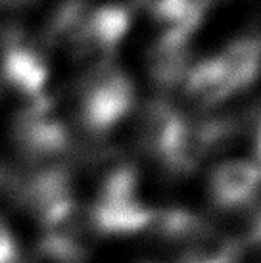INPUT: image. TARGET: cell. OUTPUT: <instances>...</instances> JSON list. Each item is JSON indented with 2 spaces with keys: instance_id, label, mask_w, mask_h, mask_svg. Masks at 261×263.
<instances>
[{
  "instance_id": "cell-8",
  "label": "cell",
  "mask_w": 261,
  "mask_h": 263,
  "mask_svg": "<svg viewBox=\"0 0 261 263\" xmlns=\"http://www.w3.org/2000/svg\"><path fill=\"white\" fill-rule=\"evenodd\" d=\"M182 121L184 119L163 100L150 102L138 121V140L142 148L163 161L181 131Z\"/></svg>"
},
{
  "instance_id": "cell-1",
  "label": "cell",
  "mask_w": 261,
  "mask_h": 263,
  "mask_svg": "<svg viewBox=\"0 0 261 263\" xmlns=\"http://www.w3.org/2000/svg\"><path fill=\"white\" fill-rule=\"evenodd\" d=\"M156 215L158 212L138 198L135 169L119 167L102 183L90 210V223L102 234H129L152 227Z\"/></svg>"
},
{
  "instance_id": "cell-12",
  "label": "cell",
  "mask_w": 261,
  "mask_h": 263,
  "mask_svg": "<svg viewBox=\"0 0 261 263\" xmlns=\"http://www.w3.org/2000/svg\"><path fill=\"white\" fill-rule=\"evenodd\" d=\"M208 2H187V0H167L152 4V15L163 25V31L179 33L190 37L192 31L202 22Z\"/></svg>"
},
{
  "instance_id": "cell-7",
  "label": "cell",
  "mask_w": 261,
  "mask_h": 263,
  "mask_svg": "<svg viewBox=\"0 0 261 263\" xmlns=\"http://www.w3.org/2000/svg\"><path fill=\"white\" fill-rule=\"evenodd\" d=\"M259 184L261 177L250 161H225L211 173V198L221 208L244 205L255 196Z\"/></svg>"
},
{
  "instance_id": "cell-11",
  "label": "cell",
  "mask_w": 261,
  "mask_h": 263,
  "mask_svg": "<svg viewBox=\"0 0 261 263\" xmlns=\"http://www.w3.org/2000/svg\"><path fill=\"white\" fill-rule=\"evenodd\" d=\"M184 77H187V96L200 108L213 106L234 92L225 71L221 69L215 58L200 62Z\"/></svg>"
},
{
  "instance_id": "cell-13",
  "label": "cell",
  "mask_w": 261,
  "mask_h": 263,
  "mask_svg": "<svg viewBox=\"0 0 261 263\" xmlns=\"http://www.w3.org/2000/svg\"><path fill=\"white\" fill-rule=\"evenodd\" d=\"M0 263H17V242L0 219Z\"/></svg>"
},
{
  "instance_id": "cell-15",
  "label": "cell",
  "mask_w": 261,
  "mask_h": 263,
  "mask_svg": "<svg viewBox=\"0 0 261 263\" xmlns=\"http://www.w3.org/2000/svg\"><path fill=\"white\" fill-rule=\"evenodd\" d=\"M254 234H255V240H257V242H259V244H261V219L257 221V225H255Z\"/></svg>"
},
{
  "instance_id": "cell-4",
  "label": "cell",
  "mask_w": 261,
  "mask_h": 263,
  "mask_svg": "<svg viewBox=\"0 0 261 263\" xmlns=\"http://www.w3.org/2000/svg\"><path fill=\"white\" fill-rule=\"evenodd\" d=\"M15 142L31 160L50 161L65 152L69 137L44 100H35L15 121Z\"/></svg>"
},
{
  "instance_id": "cell-2",
  "label": "cell",
  "mask_w": 261,
  "mask_h": 263,
  "mask_svg": "<svg viewBox=\"0 0 261 263\" xmlns=\"http://www.w3.org/2000/svg\"><path fill=\"white\" fill-rule=\"evenodd\" d=\"M135 104L129 77L109 66L98 67L81 92L79 119L92 135H104L123 121Z\"/></svg>"
},
{
  "instance_id": "cell-10",
  "label": "cell",
  "mask_w": 261,
  "mask_h": 263,
  "mask_svg": "<svg viewBox=\"0 0 261 263\" xmlns=\"http://www.w3.org/2000/svg\"><path fill=\"white\" fill-rule=\"evenodd\" d=\"M234 92L248 87L261 69V39L246 37L229 44L215 56Z\"/></svg>"
},
{
  "instance_id": "cell-9",
  "label": "cell",
  "mask_w": 261,
  "mask_h": 263,
  "mask_svg": "<svg viewBox=\"0 0 261 263\" xmlns=\"http://www.w3.org/2000/svg\"><path fill=\"white\" fill-rule=\"evenodd\" d=\"M189 37L179 33L161 31L150 50V71L156 83L171 87L187 75Z\"/></svg>"
},
{
  "instance_id": "cell-14",
  "label": "cell",
  "mask_w": 261,
  "mask_h": 263,
  "mask_svg": "<svg viewBox=\"0 0 261 263\" xmlns=\"http://www.w3.org/2000/svg\"><path fill=\"white\" fill-rule=\"evenodd\" d=\"M255 167V171L259 173L261 177V121L257 123V129H255V137H254V160L250 161Z\"/></svg>"
},
{
  "instance_id": "cell-3",
  "label": "cell",
  "mask_w": 261,
  "mask_h": 263,
  "mask_svg": "<svg viewBox=\"0 0 261 263\" xmlns=\"http://www.w3.org/2000/svg\"><path fill=\"white\" fill-rule=\"evenodd\" d=\"M23 202L48 233L67 225L75 210L69 179L60 167L43 169L23 186Z\"/></svg>"
},
{
  "instance_id": "cell-5",
  "label": "cell",
  "mask_w": 261,
  "mask_h": 263,
  "mask_svg": "<svg viewBox=\"0 0 261 263\" xmlns=\"http://www.w3.org/2000/svg\"><path fill=\"white\" fill-rule=\"evenodd\" d=\"M129 23L130 14L127 8L102 6L90 14H83L69 37L81 54L106 60L125 37Z\"/></svg>"
},
{
  "instance_id": "cell-6",
  "label": "cell",
  "mask_w": 261,
  "mask_h": 263,
  "mask_svg": "<svg viewBox=\"0 0 261 263\" xmlns=\"http://www.w3.org/2000/svg\"><path fill=\"white\" fill-rule=\"evenodd\" d=\"M0 77L14 92L39 100L48 85V66L36 50L25 44H12L2 54Z\"/></svg>"
}]
</instances>
